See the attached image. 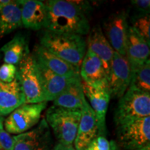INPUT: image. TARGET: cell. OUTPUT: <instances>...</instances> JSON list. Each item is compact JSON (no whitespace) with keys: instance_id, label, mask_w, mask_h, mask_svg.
<instances>
[{"instance_id":"obj_14","label":"cell","mask_w":150,"mask_h":150,"mask_svg":"<svg viewBox=\"0 0 150 150\" xmlns=\"http://www.w3.org/2000/svg\"><path fill=\"white\" fill-rule=\"evenodd\" d=\"M33 55L37 61L56 74L67 78L80 76L79 68L58 57L40 45L35 47Z\"/></svg>"},{"instance_id":"obj_23","label":"cell","mask_w":150,"mask_h":150,"mask_svg":"<svg viewBox=\"0 0 150 150\" xmlns=\"http://www.w3.org/2000/svg\"><path fill=\"white\" fill-rule=\"evenodd\" d=\"M128 89L150 94L149 60L140 67L132 71V76Z\"/></svg>"},{"instance_id":"obj_21","label":"cell","mask_w":150,"mask_h":150,"mask_svg":"<svg viewBox=\"0 0 150 150\" xmlns=\"http://www.w3.org/2000/svg\"><path fill=\"white\" fill-rule=\"evenodd\" d=\"M22 17L18 1H12L9 4L0 7V39L21 27Z\"/></svg>"},{"instance_id":"obj_18","label":"cell","mask_w":150,"mask_h":150,"mask_svg":"<svg viewBox=\"0 0 150 150\" xmlns=\"http://www.w3.org/2000/svg\"><path fill=\"white\" fill-rule=\"evenodd\" d=\"M24 104L25 97L17 77L9 83L0 82V115H9Z\"/></svg>"},{"instance_id":"obj_30","label":"cell","mask_w":150,"mask_h":150,"mask_svg":"<svg viewBox=\"0 0 150 150\" xmlns=\"http://www.w3.org/2000/svg\"><path fill=\"white\" fill-rule=\"evenodd\" d=\"M110 150H120V147L117 145V142H116L113 141V140H111V141H110Z\"/></svg>"},{"instance_id":"obj_26","label":"cell","mask_w":150,"mask_h":150,"mask_svg":"<svg viewBox=\"0 0 150 150\" xmlns=\"http://www.w3.org/2000/svg\"><path fill=\"white\" fill-rule=\"evenodd\" d=\"M110 141L105 136H99L90 142L85 150H110Z\"/></svg>"},{"instance_id":"obj_27","label":"cell","mask_w":150,"mask_h":150,"mask_svg":"<svg viewBox=\"0 0 150 150\" xmlns=\"http://www.w3.org/2000/svg\"><path fill=\"white\" fill-rule=\"evenodd\" d=\"M13 137L5 130H0V150H13Z\"/></svg>"},{"instance_id":"obj_15","label":"cell","mask_w":150,"mask_h":150,"mask_svg":"<svg viewBox=\"0 0 150 150\" xmlns=\"http://www.w3.org/2000/svg\"><path fill=\"white\" fill-rule=\"evenodd\" d=\"M79 74L81 79L86 83L108 86V76L103 63L90 50H87L86 52L79 68Z\"/></svg>"},{"instance_id":"obj_20","label":"cell","mask_w":150,"mask_h":150,"mask_svg":"<svg viewBox=\"0 0 150 150\" xmlns=\"http://www.w3.org/2000/svg\"><path fill=\"white\" fill-rule=\"evenodd\" d=\"M86 101L81 77L74 79L54 100V105L68 109H81Z\"/></svg>"},{"instance_id":"obj_32","label":"cell","mask_w":150,"mask_h":150,"mask_svg":"<svg viewBox=\"0 0 150 150\" xmlns=\"http://www.w3.org/2000/svg\"><path fill=\"white\" fill-rule=\"evenodd\" d=\"M4 129V118L3 116L0 115V130Z\"/></svg>"},{"instance_id":"obj_12","label":"cell","mask_w":150,"mask_h":150,"mask_svg":"<svg viewBox=\"0 0 150 150\" xmlns=\"http://www.w3.org/2000/svg\"><path fill=\"white\" fill-rule=\"evenodd\" d=\"M99 136L100 132L95 113L87 101H85L74 142L75 150H85L90 142Z\"/></svg>"},{"instance_id":"obj_31","label":"cell","mask_w":150,"mask_h":150,"mask_svg":"<svg viewBox=\"0 0 150 150\" xmlns=\"http://www.w3.org/2000/svg\"><path fill=\"white\" fill-rule=\"evenodd\" d=\"M12 0H0V7L5 6L10 4Z\"/></svg>"},{"instance_id":"obj_13","label":"cell","mask_w":150,"mask_h":150,"mask_svg":"<svg viewBox=\"0 0 150 150\" xmlns=\"http://www.w3.org/2000/svg\"><path fill=\"white\" fill-rule=\"evenodd\" d=\"M149 45L131 26H129L126 42V56L131 72L149 60Z\"/></svg>"},{"instance_id":"obj_10","label":"cell","mask_w":150,"mask_h":150,"mask_svg":"<svg viewBox=\"0 0 150 150\" xmlns=\"http://www.w3.org/2000/svg\"><path fill=\"white\" fill-rule=\"evenodd\" d=\"M127 13L122 11L112 13L105 20V37L115 52L126 56V42L128 31Z\"/></svg>"},{"instance_id":"obj_1","label":"cell","mask_w":150,"mask_h":150,"mask_svg":"<svg viewBox=\"0 0 150 150\" xmlns=\"http://www.w3.org/2000/svg\"><path fill=\"white\" fill-rule=\"evenodd\" d=\"M47 8V20L44 29L59 33L83 35L91 30L87 12L88 4L66 0L44 1Z\"/></svg>"},{"instance_id":"obj_25","label":"cell","mask_w":150,"mask_h":150,"mask_svg":"<svg viewBox=\"0 0 150 150\" xmlns=\"http://www.w3.org/2000/svg\"><path fill=\"white\" fill-rule=\"evenodd\" d=\"M17 67L16 65L4 63L0 67V82L9 83L16 77Z\"/></svg>"},{"instance_id":"obj_4","label":"cell","mask_w":150,"mask_h":150,"mask_svg":"<svg viewBox=\"0 0 150 150\" xmlns=\"http://www.w3.org/2000/svg\"><path fill=\"white\" fill-rule=\"evenodd\" d=\"M16 77L25 97L26 104L47 102L40 73L33 54H29L20 62Z\"/></svg>"},{"instance_id":"obj_9","label":"cell","mask_w":150,"mask_h":150,"mask_svg":"<svg viewBox=\"0 0 150 150\" xmlns=\"http://www.w3.org/2000/svg\"><path fill=\"white\" fill-rule=\"evenodd\" d=\"M132 72L127 58L114 52L107 85L112 98H120L128 89Z\"/></svg>"},{"instance_id":"obj_6","label":"cell","mask_w":150,"mask_h":150,"mask_svg":"<svg viewBox=\"0 0 150 150\" xmlns=\"http://www.w3.org/2000/svg\"><path fill=\"white\" fill-rule=\"evenodd\" d=\"M150 116V94L127 89L120 98L115 113V125Z\"/></svg>"},{"instance_id":"obj_22","label":"cell","mask_w":150,"mask_h":150,"mask_svg":"<svg viewBox=\"0 0 150 150\" xmlns=\"http://www.w3.org/2000/svg\"><path fill=\"white\" fill-rule=\"evenodd\" d=\"M4 53L5 63L19 65L24 58L30 54L28 42L26 38L21 34H18L12 40L5 44L1 48Z\"/></svg>"},{"instance_id":"obj_16","label":"cell","mask_w":150,"mask_h":150,"mask_svg":"<svg viewBox=\"0 0 150 150\" xmlns=\"http://www.w3.org/2000/svg\"><path fill=\"white\" fill-rule=\"evenodd\" d=\"M86 45L88 50L95 54L102 61L108 76L115 51L103 33L100 26L96 25L90 30Z\"/></svg>"},{"instance_id":"obj_28","label":"cell","mask_w":150,"mask_h":150,"mask_svg":"<svg viewBox=\"0 0 150 150\" xmlns=\"http://www.w3.org/2000/svg\"><path fill=\"white\" fill-rule=\"evenodd\" d=\"M131 3L139 14H149V0H131Z\"/></svg>"},{"instance_id":"obj_33","label":"cell","mask_w":150,"mask_h":150,"mask_svg":"<svg viewBox=\"0 0 150 150\" xmlns=\"http://www.w3.org/2000/svg\"><path fill=\"white\" fill-rule=\"evenodd\" d=\"M136 150H150V144L149 145H147L145 146V147H142L141 148H140V149H138Z\"/></svg>"},{"instance_id":"obj_19","label":"cell","mask_w":150,"mask_h":150,"mask_svg":"<svg viewBox=\"0 0 150 150\" xmlns=\"http://www.w3.org/2000/svg\"><path fill=\"white\" fill-rule=\"evenodd\" d=\"M35 61L42 81L43 89L45 93L46 102L55 100L56 97L66 88L67 86L74 79L80 77L77 76V77L67 78L60 76L49 70L47 67H46L36 59Z\"/></svg>"},{"instance_id":"obj_7","label":"cell","mask_w":150,"mask_h":150,"mask_svg":"<svg viewBox=\"0 0 150 150\" xmlns=\"http://www.w3.org/2000/svg\"><path fill=\"white\" fill-rule=\"evenodd\" d=\"M47 102L24 104L16 108L5 120L6 131L11 134H21L34 127L40 120Z\"/></svg>"},{"instance_id":"obj_17","label":"cell","mask_w":150,"mask_h":150,"mask_svg":"<svg viewBox=\"0 0 150 150\" xmlns=\"http://www.w3.org/2000/svg\"><path fill=\"white\" fill-rule=\"evenodd\" d=\"M21 8L22 24L25 28L40 30L45 27L47 8L44 1L38 0H19Z\"/></svg>"},{"instance_id":"obj_5","label":"cell","mask_w":150,"mask_h":150,"mask_svg":"<svg viewBox=\"0 0 150 150\" xmlns=\"http://www.w3.org/2000/svg\"><path fill=\"white\" fill-rule=\"evenodd\" d=\"M117 145L126 150H136L150 144V116L116 125Z\"/></svg>"},{"instance_id":"obj_8","label":"cell","mask_w":150,"mask_h":150,"mask_svg":"<svg viewBox=\"0 0 150 150\" xmlns=\"http://www.w3.org/2000/svg\"><path fill=\"white\" fill-rule=\"evenodd\" d=\"M52 146L50 128L44 118L32 130L13 136V150H51Z\"/></svg>"},{"instance_id":"obj_24","label":"cell","mask_w":150,"mask_h":150,"mask_svg":"<svg viewBox=\"0 0 150 150\" xmlns=\"http://www.w3.org/2000/svg\"><path fill=\"white\" fill-rule=\"evenodd\" d=\"M131 25L137 33L149 45L150 42V17L149 14H138L131 18Z\"/></svg>"},{"instance_id":"obj_2","label":"cell","mask_w":150,"mask_h":150,"mask_svg":"<svg viewBox=\"0 0 150 150\" xmlns=\"http://www.w3.org/2000/svg\"><path fill=\"white\" fill-rule=\"evenodd\" d=\"M40 45L74 67L80 68L86 52V42L81 35L59 33L45 30Z\"/></svg>"},{"instance_id":"obj_3","label":"cell","mask_w":150,"mask_h":150,"mask_svg":"<svg viewBox=\"0 0 150 150\" xmlns=\"http://www.w3.org/2000/svg\"><path fill=\"white\" fill-rule=\"evenodd\" d=\"M81 117V109L52 106L46 112L45 120L59 142L73 146Z\"/></svg>"},{"instance_id":"obj_11","label":"cell","mask_w":150,"mask_h":150,"mask_svg":"<svg viewBox=\"0 0 150 150\" xmlns=\"http://www.w3.org/2000/svg\"><path fill=\"white\" fill-rule=\"evenodd\" d=\"M83 91L90 102V106L95 113L100 136L106 134V114L110 96L108 86H95L81 81Z\"/></svg>"},{"instance_id":"obj_29","label":"cell","mask_w":150,"mask_h":150,"mask_svg":"<svg viewBox=\"0 0 150 150\" xmlns=\"http://www.w3.org/2000/svg\"><path fill=\"white\" fill-rule=\"evenodd\" d=\"M51 150H75V149L72 145H67L61 142H58Z\"/></svg>"}]
</instances>
